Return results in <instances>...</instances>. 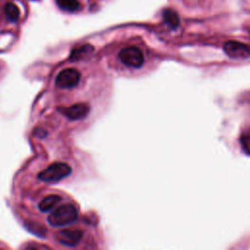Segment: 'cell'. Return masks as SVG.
<instances>
[{
  "mask_svg": "<svg viewBox=\"0 0 250 250\" xmlns=\"http://www.w3.org/2000/svg\"><path fill=\"white\" fill-rule=\"evenodd\" d=\"M61 201V196L59 194H49L46 195L38 204V208L42 212H50L54 210Z\"/></svg>",
  "mask_w": 250,
  "mask_h": 250,
  "instance_id": "obj_8",
  "label": "cell"
},
{
  "mask_svg": "<svg viewBox=\"0 0 250 250\" xmlns=\"http://www.w3.org/2000/svg\"><path fill=\"white\" fill-rule=\"evenodd\" d=\"M225 53L232 59L250 58V45L238 41L229 40L224 44Z\"/></svg>",
  "mask_w": 250,
  "mask_h": 250,
  "instance_id": "obj_5",
  "label": "cell"
},
{
  "mask_svg": "<svg viewBox=\"0 0 250 250\" xmlns=\"http://www.w3.org/2000/svg\"><path fill=\"white\" fill-rule=\"evenodd\" d=\"M163 20L165 23L173 29L177 28L180 24V19L178 14L171 9H165L163 11Z\"/></svg>",
  "mask_w": 250,
  "mask_h": 250,
  "instance_id": "obj_9",
  "label": "cell"
},
{
  "mask_svg": "<svg viewBox=\"0 0 250 250\" xmlns=\"http://www.w3.org/2000/svg\"><path fill=\"white\" fill-rule=\"evenodd\" d=\"M62 112L71 120H79L87 116V114L89 113V106L82 103L75 104L64 108Z\"/></svg>",
  "mask_w": 250,
  "mask_h": 250,
  "instance_id": "obj_7",
  "label": "cell"
},
{
  "mask_svg": "<svg viewBox=\"0 0 250 250\" xmlns=\"http://www.w3.org/2000/svg\"><path fill=\"white\" fill-rule=\"evenodd\" d=\"M118 59L124 66L129 68H139L145 62L143 52L136 46H128L121 49Z\"/></svg>",
  "mask_w": 250,
  "mask_h": 250,
  "instance_id": "obj_3",
  "label": "cell"
},
{
  "mask_svg": "<svg viewBox=\"0 0 250 250\" xmlns=\"http://www.w3.org/2000/svg\"><path fill=\"white\" fill-rule=\"evenodd\" d=\"M241 145H242L243 149L248 154H250V129L242 135V137H241Z\"/></svg>",
  "mask_w": 250,
  "mask_h": 250,
  "instance_id": "obj_12",
  "label": "cell"
},
{
  "mask_svg": "<svg viewBox=\"0 0 250 250\" xmlns=\"http://www.w3.org/2000/svg\"><path fill=\"white\" fill-rule=\"evenodd\" d=\"M4 13L7 19L11 21H17L20 18V10L14 3H7L4 7Z\"/></svg>",
  "mask_w": 250,
  "mask_h": 250,
  "instance_id": "obj_11",
  "label": "cell"
},
{
  "mask_svg": "<svg viewBox=\"0 0 250 250\" xmlns=\"http://www.w3.org/2000/svg\"><path fill=\"white\" fill-rule=\"evenodd\" d=\"M57 5L63 11L75 12L80 9V2L78 0H56Z\"/></svg>",
  "mask_w": 250,
  "mask_h": 250,
  "instance_id": "obj_10",
  "label": "cell"
},
{
  "mask_svg": "<svg viewBox=\"0 0 250 250\" xmlns=\"http://www.w3.org/2000/svg\"><path fill=\"white\" fill-rule=\"evenodd\" d=\"M82 238V231L78 229H63L59 232L58 240L65 246H74Z\"/></svg>",
  "mask_w": 250,
  "mask_h": 250,
  "instance_id": "obj_6",
  "label": "cell"
},
{
  "mask_svg": "<svg viewBox=\"0 0 250 250\" xmlns=\"http://www.w3.org/2000/svg\"><path fill=\"white\" fill-rule=\"evenodd\" d=\"M81 78L80 72L74 67H67L61 70L55 79V84L58 88L68 90L76 87Z\"/></svg>",
  "mask_w": 250,
  "mask_h": 250,
  "instance_id": "obj_4",
  "label": "cell"
},
{
  "mask_svg": "<svg viewBox=\"0 0 250 250\" xmlns=\"http://www.w3.org/2000/svg\"><path fill=\"white\" fill-rule=\"evenodd\" d=\"M78 217V210L72 203L58 205L48 216V223L52 227H66L73 224Z\"/></svg>",
  "mask_w": 250,
  "mask_h": 250,
  "instance_id": "obj_1",
  "label": "cell"
},
{
  "mask_svg": "<svg viewBox=\"0 0 250 250\" xmlns=\"http://www.w3.org/2000/svg\"><path fill=\"white\" fill-rule=\"evenodd\" d=\"M71 173V167L67 163L55 162L44 169L38 178L46 183H55L66 178Z\"/></svg>",
  "mask_w": 250,
  "mask_h": 250,
  "instance_id": "obj_2",
  "label": "cell"
}]
</instances>
